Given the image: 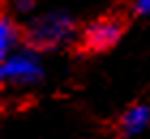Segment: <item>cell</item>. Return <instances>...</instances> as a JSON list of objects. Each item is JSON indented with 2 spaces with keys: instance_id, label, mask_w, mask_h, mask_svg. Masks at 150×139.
<instances>
[{
  "instance_id": "6da1fadb",
  "label": "cell",
  "mask_w": 150,
  "mask_h": 139,
  "mask_svg": "<svg viewBox=\"0 0 150 139\" xmlns=\"http://www.w3.org/2000/svg\"><path fill=\"white\" fill-rule=\"evenodd\" d=\"M133 19L135 15L129 0H120L116 6L107 9L105 13H101L99 17L86 22L79 28V34L71 45V52L81 58H92V56L112 52L131 28Z\"/></svg>"
},
{
  "instance_id": "7a4b0ae2",
  "label": "cell",
  "mask_w": 150,
  "mask_h": 139,
  "mask_svg": "<svg viewBox=\"0 0 150 139\" xmlns=\"http://www.w3.org/2000/svg\"><path fill=\"white\" fill-rule=\"evenodd\" d=\"M79 24L67 13H45L24 24V47L43 54L56 52L62 45H73L79 34Z\"/></svg>"
},
{
  "instance_id": "3957f363",
  "label": "cell",
  "mask_w": 150,
  "mask_h": 139,
  "mask_svg": "<svg viewBox=\"0 0 150 139\" xmlns=\"http://www.w3.org/2000/svg\"><path fill=\"white\" fill-rule=\"evenodd\" d=\"M45 77V68L41 64L37 52L22 47L11 56L2 58L0 64V79L4 88H30L41 83Z\"/></svg>"
},
{
  "instance_id": "277c9868",
  "label": "cell",
  "mask_w": 150,
  "mask_h": 139,
  "mask_svg": "<svg viewBox=\"0 0 150 139\" xmlns=\"http://www.w3.org/2000/svg\"><path fill=\"white\" fill-rule=\"evenodd\" d=\"M150 126V105L142 101L131 103L129 107L120 111V116L114 122V135L116 139H133L142 135Z\"/></svg>"
},
{
  "instance_id": "5b68a950",
  "label": "cell",
  "mask_w": 150,
  "mask_h": 139,
  "mask_svg": "<svg viewBox=\"0 0 150 139\" xmlns=\"http://www.w3.org/2000/svg\"><path fill=\"white\" fill-rule=\"evenodd\" d=\"M24 47V24L13 15L6 0H0V60Z\"/></svg>"
},
{
  "instance_id": "8992f818",
  "label": "cell",
  "mask_w": 150,
  "mask_h": 139,
  "mask_svg": "<svg viewBox=\"0 0 150 139\" xmlns=\"http://www.w3.org/2000/svg\"><path fill=\"white\" fill-rule=\"evenodd\" d=\"M129 4H131V11L135 17L150 15V0H129Z\"/></svg>"
},
{
  "instance_id": "52a82bcc",
  "label": "cell",
  "mask_w": 150,
  "mask_h": 139,
  "mask_svg": "<svg viewBox=\"0 0 150 139\" xmlns=\"http://www.w3.org/2000/svg\"><path fill=\"white\" fill-rule=\"evenodd\" d=\"M9 2V6H13V11H17V13H28L32 11L37 6L39 0H6Z\"/></svg>"
}]
</instances>
